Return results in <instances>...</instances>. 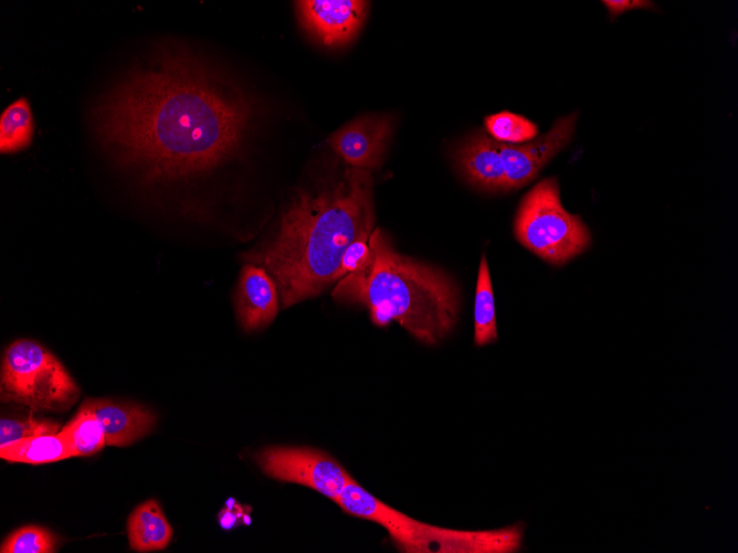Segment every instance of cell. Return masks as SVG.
Returning <instances> with one entry per match:
<instances>
[{
  "mask_svg": "<svg viewBox=\"0 0 738 553\" xmlns=\"http://www.w3.org/2000/svg\"><path fill=\"white\" fill-rule=\"evenodd\" d=\"M255 102L236 82L181 45L155 43L94 98L91 136L144 183L187 181L240 153Z\"/></svg>",
  "mask_w": 738,
  "mask_h": 553,
  "instance_id": "obj_1",
  "label": "cell"
},
{
  "mask_svg": "<svg viewBox=\"0 0 738 553\" xmlns=\"http://www.w3.org/2000/svg\"><path fill=\"white\" fill-rule=\"evenodd\" d=\"M369 170L348 168L302 189L283 211L274 234L241 258L275 280L283 308L319 295L336 281L347 247L375 224Z\"/></svg>",
  "mask_w": 738,
  "mask_h": 553,
  "instance_id": "obj_2",
  "label": "cell"
},
{
  "mask_svg": "<svg viewBox=\"0 0 738 553\" xmlns=\"http://www.w3.org/2000/svg\"><path fill=\"white\" fill-rule=\"evenodd\" d=\"M369 265L338 280L333 298L365 307L371 321L399 323L424 344L450 334L460 312V290L443 270L398 253L380 228L369 237Z\"/></svg>",
  "mask_w": 738,
  "mask_h": 553,
  "instance_id": "obj_3",
  "label": "cell"
},
{
  "mask_svg": "<svg viewBox=\"0 0 738 553\" xmlns=\"http://www.w3.org/2000/svg\"><path fill=\"white\" fill-rule=\"evenodd\" d=\"M1 401L33 411L64 412L75 404L80 389L63 364L40 343L20 339L3 352Z\"/></svg>",
  "mask_w": 738,
  "mask_h": 553,
  "instance_id": "obj_4",
  "label": "cell"
},
{
  "mask_svg": "<svg viewBox=\"0 0 738 553\" xmlns=\"http://www.w3.org/2000/svg\"><path fill=\"white\" fill-rule=\"evenodd\" d=\"M514 230L526 248L556 266L581 254L591 242L581 219L562 206L556 178L541 180L524 196Z\"/></svg>",
  "mask_w": 738,
  "mask_h": 553,
  "instance_id": "obj_5",
  "label": "cell"
},
{
  "mask_svg": "<svg viewBox=\"0 0 738 553\" xmlns=\"http://www.w3.org/2000/svg\"><path fill=\"white\" fill-rule=\"evenodd\" d=\"M267 477L310 488L337 501L351 475L328 453L298 446H268L255 455Z\"/></svg>",
  "mask_w": 738,
  "mask_h": 553,
  "instance_id": "obj_6",
  "label": "cell"
},
{
  "mask_svg": "<svg viewBox=\"0 0 738 553\" xmlns=\"http://www.w3.org/2000/svg\"><path fill=\"white\" fill-rule=\"evenodd\" d=\"M524 531L523 522L500 529L470 531L446 529L411 517L397 549L405 553H514L521 549Z\"/></svg>",
  "mask_w": 738,
  "mask_h": 553,
  "instance_id": "obj_7",
  "label": "cell"
},
{
  "mask_svg": "<svg viewBox=\"0 0 738 553\" xmlns=\"http://www.w3.org/2000/svg\"><path fill=\"white\" fill-rule=\"evenodd\" d=\"M578 114L561 117L541 136L523 145L498 141L506 178V190H515L529 183L541 168L571 139Z\"/></svg>",
  "mask_w": 738,
  "mask_h": 553,
  "instance_id": "obj_8",
  "label": "cell"
},
{
  "mask_svg": "<svg viewBox=\"0 0 738 553\" xmlns=\"http://www.w3.org/2000/svg\"><path fill=\"white\" fill-rule=\"evenodd\" d=\"M304 30L323 45L349 43L359 32L369 7L360 0H302L295 2Z\"/></svg>",
  "mask_w": 738,
  "mask_h": 553,
  "instance_id": "obj_9",
  "label": "cell"
},
{
  "mask_svg": "<svg viewBox=\"0 0 738 553\" xmlns=\"http://www.w3.org/2000/svg\"><path fill=\"white\" fill-rule=\"evenodd\" d=\"M392 129L388 116H362L335 131L329 143L352 168L370 170L381 164Z\"/></svg>",
  "mask_w": 738,
  "mask_h": 553,
  "instance_id": "obj_10",
  "label": "cell"
},
{
  "mask_svg": "<svg viewBox=\"0 0 738 553\" xmlns=\"http://www.w3.org/2000/svg\"><path fill=\"white\" fill-rule=\"evenodd\" d=\"M239 322L246 332L270 325L278 312V290L273 277L262 267L245 263L235 293Z\"/></svg>",
  "mask_w": 738,
  "mask_h": 553,
  "instance_id": "obj_11",
  "label": "cell"
},
{
  "mask_svg": "<svg viewBox=\"0 0 738 553\" xmlns=\"http://www.w3.org/2000/svg\"><path fill=\"white\" fill-rule=\"evenodd\" d=\"M78 410L94 415L101 422L106 445L109 446H127L149 434L156 423V416L150 410L108 398H87Z\"/></svg>",
  "mask_w": 738,
  "mask_h": 553,
  "instance_id": "obj_12",
  "label": "cell"
},
{
  "mask_svg": "<svg viewBox=\"0 0 738 553\" xmlns=\"http://www.w3.org/2000/svg\"><path fill=\"white\" fill-rule=\"evenodd\" d=\"M455 161L473 185L491 192L507 191L498 141L487 134L477 131L461 143Z\"/></svg>",
  "mask_w": 738,
  "mask_h": 553,
  "instance_id": "obj_13",
  "label": "cell"
},
{
  "mask_svg": "<svg viewBox=\"0 0 738 553\" xmlns=\"http://www.w3.org/2000/svg\"><path fill=\"white\" fill-rule=\"evenodd\" d=\"M129 545L137 552L164 550L172 539V528L160 504L150 499L139 504L129 515Z\"/></svg>",
  "mask_w": 738,
  "mask_h": 553,
  "instance_id": "obj_14",
  "label": "cell"
},
{
  "mask_svg": "<svg viewBox=\"0 0 738 553\" xmlns=\"http://www.w3.org/2000/svg\"><path fill=\"white\" fill-rule=\"evenodd\" d=\"M0 457L8 461L38 465L73 457V453L65 437L59 432L23 438L0 447Z\"/></svg>",
  "mask_w": 738,
  "mask_h": 553,
  "instance_id": "obj_15",
  "label": "cell"
},
{
  "mask_svg": "<svg viewBox=\"0 0 738 553\" xmlns=\"http://www.w3.org/2000/svg\"><path fill=\"white\" fill-rule=\"evenodd\" d=\"M497 340V325L491 275L482 255L474 299V343L483 347Z\"/></svg>",
  "mask_w": 738,
  "mask_h": 553,
  "instance_id": "obj_16",
  "label": "cell"
},
{
  "mask_svg": "<svg viewBox=\"0 0 738 553\" xmlns=\"http://www.w3.org/2000/svg\"><path fill=\"white\" fill-rule=\"evenodd\" d=\"M34 123L27 98H19L1 114L0 150L13 153L27 149L33 138Z\"/></svg>",
  "mask_w": 738,
  "mask_h": 553,
  "instance_id": "obj_17",
  "label": "cell"
},
{
  "mask_svg": "<svg viewBox=\"0 0 738 553\" xmlns=\"http://www.w3.org/2000/svg\"><path fill=\"white\" fill-rule=\"evenodd\" d=\"M60 433L67 440L73 456H91L106 445L101 422L94 415L81 410Z\"/></svg>",
  "mask_w": 738,
  "mask_h": 553,
  "instance_id": "obj_18",
  "label": "cell"
},
{
  "mask_svg": "<svg viewBox=\"0 0 738 553\" xmlns=\"http://www.w3.org/2000/svg\"><path fill=\"white\" fill-rule=\"evenodd\" d=\"M487 135L504 143L527 142L537 137L538 127L528 118L510 111L489 115L484 120Z\"/></svg>",
  "mask_w": 738,
  "mask_h": 553,
  "instance_id": "obj_19",
  "label": "cell"
},
{
  "mask_svg": "<svg viewBox=\"0 0 738 553\" xmlns=\"http://www.w3.org/2000/svg\"><path fill=\"white\" fill-rule=\"evenodd\" d=\"M57 536L39 525H25L6 538L1 553H53L57 550Z\"/></svg>",
  "mask_w": 738,
  "mask_h": 553,
  "instance_id": "obj_20",
  "label": "cell"
},
{
  "mask_svg": "<svg viewBox=\"0 0 738 553\" xmlns=\"http://www.w3.org/2000/svg\"><path fill=\"white\" fill-rule=\"evenodd\" d=\"M60 430L59 423L44 417L33 415L2 417L0 419V447L28 437L57 434Z\"/></svg>",
  "mask_w": 738,
  "mask_h": 553,
  "instance_id": "obj_21",
  "label": "cell"
},
{
  "mask_svg": "<svg viewBox=\"0 0 738 553\" xmlns=\"http://www.w3.org/2000/svg\"><path fill=\"white\" fill-rule=\"evenodd\" d=\"M371 232L372 231H366L361 233L347 247L336 275V281L340 280L346 275L359 272L369 265L372 258V252L369 246Z\"/></svg>",
  "mask_w": 738,
  "mask_h": 553,
  "instance_id": "obj_22",
  "label": "cell"
},
{
  "mask_svg": "<svg viewBox=\"0 0 738 553\" xmlns=\"http://www.w3.org/2000/svg\"><path fill=\"white\" fill-rule=\"evenodd\" d=\"M612 17L634 9H651L653 2L643 0H608L602 1Z\"/></svg>",
  "mask_w": 738,
  "mask_h": 553,
  "instance_id": "obj_23",
  "label": "cell"
}]
</instances>
